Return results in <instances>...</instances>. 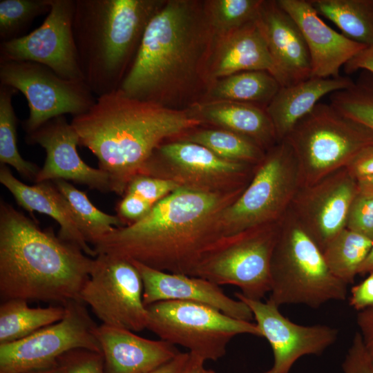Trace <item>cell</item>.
I'll return each mask as SVG.
<instances>
[{
	"label": "cell",
	"instance_id": "cell-13",
	"mask_svg": "<svg viewBox=\"0 0 373 373\" xmlns=\"http://www.w3.org/2000/svg\"><path fill=\"white\" fill-rule=\"evenodd\" d=\"M58 322L21 340L0 344V373H26L52 367L66 352L86 349L102 353L96 336L98 325L81 300L64 305Z\"/></svg>",
	"mask_w": 373,
	"mask_h": 373
},
{
	"label": "cell",
	"instance_id": "cell-50",
	"mask_svg": "<svg viewBox=\"0 0 373 373\" xmlns=\"http://www.w3.org/2000/svg\"><path fill=\"white\" fill-rule=\"evenodd\" d=\"M26 373H64L60 366L57 363L56 365L46 368L39 369L28 372Z\"/></svg>",
	"mask_w": 373,
	"mask_h": 373
},
{
	"label": "cell",
	"instance_id": "cell-36",
	"mask_svg": "<svg viewBox=\"0 0 373 373\" xmlns=\"http://www.w3.org/2000/svg\"><path fill=\"white\" fill-rule=\"evenodd\" d=\"M330 104L344 116L373 131V80H359L330 95Z\"/></svg>",
	"mask_w": 373,
	"mask_h": 373
},
{
	"label": "cell",
	"instance_id": "cell-43",
	"mask_svg": "<svg viewBox=\"0 0 373 373\" xmlns=\"http://www.w3.org/2000/svg\"><path fill=\"white\" fill-rule=\"evenodd\" d=\"M346 168L356 180L373 175V144L362 150Z\"/></svg>",
	"mask_w": 373,
	"mask_h": 373
},
{
	"label": "cell",
	"instance_id": "cell-30",
	"mask_svg": "<svg viewBox=\"0 0 373 373\" xmlns=\"http://www.w3.org/2000/svg\"><path fill=\"white\" fill-rule=\"evenodd\" d=\"M67 200L76 224L84 238L93 245L115 227H124L117 216L106 213L97 208L86 194L64 180L52 181Z\"/></svg>",
	"mask_w": 373,
	"mask_h": 373
},
{
	"label": "cell",
	"instance_id": "cell-40",
	"mask_svg": "<svg viewBox=\"0 0 373 373\" xmlns=\"http://www.w3.org/2000/svg\"><path fill=\"white\" fill-rule=\"evenodd\" d=\"M344 373H373L369 354L361 335L356 332L342 363Z\"/></svg>",
	"mask_w": 373,
	"mask_h": 373
},
{
	"label": "cell",
	"instance_id": "cell-2",
	"mask_svg": "<svg viewBox=\"0 0 373 373\" xmlns=\"http://www.w3.org/2000/svg\"><path fill=\"white\" fill-rule=\"evenodd\" d=\"M247 186L220 192L180 187L144 218L115 227L93 248L97 256H117L157 270L192 276L202 255L222 238L219 222L223 211Z\"/></svg>",
	"mask_w": 373,
	"mask_h": 373
},
{
	"label": "cell",
	"instance_id": "cell-42",
	"mask_svg": "<svg viewBox=\"0 0 373 373\" xmlns=\"http://www.w3.org/2000/svg\"><path fill=\"white\" fill-rule=\"evenodd\" d=\"M349 303L355 310L360 312L373 306V271L361 283L351 289Z\"/></svg>",
	"mask_w": 373,
	"mask_h": 373
},
{
	"label": "cell",
	"instance_id": "cell-34",
	"mask_svg": "<svg viewBox=\"0 0 373 373\" xmlns=\"http://www.w3.org/2000/svg\"><path fill=\"white\" fill-rule=\"evenodd\" d=\"M263 0H211L204 4L215 37L255 21Z\"/></svg>",
	"mask_w": 373,
	"mask_h": 373
},
{
	"label": "cell",
	"instance_id": "cell-27",
	"mask_svg": "<svg viewBox=\"0 0 373 373\" xmlns=\"http://www.w3.org/2000/svg\"><path fill=\"white\" fill-rule=\"evenodd\" d=\"M280 87L278 81L267 71H244L213 82L203 102L231 101L265 108Z\"/></svg>",
	"mask_w": 373,
	"mask_h": 373
},
{
	"label": "cell",
	"instance_id": "cell-32",
	"mask_svg": "<svg viewBox=\"0 0 373 373\" xmlns=\"http://www.w3.org/2000/svg\"><path fill=\"white\" fill-rule=\"evenodd\" d=\"M17 91L10 86L0 85V162L12 166L21 177L35 182L40 169L24 160L17 147V118L12 102Z\"/></svg>",
	"mask_w": 373,
	"mask_h": 373
},
{
	"label": "cell",
	"instance_id": "cell-12",
	"mask_svg": "<svg viewBox=\"0 0 373 373\" xmlns=\"http://www.w3.org/2000/svg\"><path fill=\"white\" fill-rule=\"evenodd\" d=\"M143 289L140 273L131 260L100 254L94 258L80 300L90 307L102 324L140 332L146 329L148 323Z\"/></svg>",
	"mask_w": 373,
	"mask_h": 373
},
{
	"label": "cell",
	"instance_id": "cell-39",
	"mask_svg": "<svg viewBox=\"0 0 373 373\" xmlns=\"http://www.w3.org/2000/svg\"><path fill=\"white\" fill-rule=\"evenodd\" d=\"M345 228L373 240V195L357 193L350 207Z\"/></svg>",
	"mask_w": 373,
	"mask_h": 373
},
{
	"label": "cell",
	"instance_id": "cell-17",
	"mask_svg": "<svg viewBox=\"0 0 373 373\" xmlns=\"http://www.w3.org/2000/svg\"><path fill=\"white\" fill-rule=\"evenodd\" d=\"M235 295L249 307L262 337L272 349L273 365L262 373H289L301 356L319 355L336 341V329L325 325H298L284 316L279 307L269 300L264 303L240 292Z\"/></svg>",
	"mask_w": 373,
	"mask_h": 373
},
{
	"label": "cell",
	"instance_id": "cell-11",
	"mask_svg": "<svg viewBox=\"0 0 373 373\" xmlns=\"http://www.w3.org/2000/svg\"><path fill=\"white\" fill-rule=\"evenodd\" d=\"M0 85L10 86L26 97L29 115L21 125L26 134L55 117L82 115L96 101L84 81L64 79L32 61L0 62Z\"/></svg>",
	"mask_w": 373,
	"mask_h": 373
},
{
	"label": "cell",
	"instance_id": "cell-28",
	"mask_svg": "<svg viewBox=\"0 0 373 373\" xmlns=\"http://www.w3.org/2000/svg\"><path fill=\"white\" fill-rule=\"evenodd\" d=\"M65 314L64 305L30 307L23 299H9L0 305V344L24 338L59 321Z\"/></svg>",
	"mask_w": 373,
	"mask_h": 373
},
{
	"label": "cell",
	"instance_id": "cell-9",
	"mask_svg": "<svg viewBox=\"0 0 373 373\" xmlns=\"http://www.w3.org/2000/svg\"><path fill=\"white\" fill-rule=\"evenodd\" d=\"M146 308V329L161 340L185 347L205 362L223 357L229 343L238 335L262 337L256 323L235 318L201 303L164 300Z\"/></svg>",
	"mask_w": 373,
	"mask_h": 373
},
{
	"label": "cell",
	"instance_id": "cell-48",
	"mask_svg": "<svg viewBox=\"0 0 373 373\" xmlns=\"http://www.w3.org/2000/svg\"><path fill=\"white\" fill-rule=\"evenodd\" d=\"M358 192L373 195V175L361 178L356 180Z\"/></svg>",
	"mask_w": 373,
	"mask_h": 373
},
{
	"label": "cell",
	"instance_id": "cell-26",
	"mask_svg": "<svg viewBox=\"0 0 373 373\" xmlns=\"http://www.w3.org/2000/svg\"><path fill=\"white\" fill-rule=\"evenodd\" d=\"M192 113L208 122L245 137L265 151L278 142L265 108L231 101H211L191 106Z\"/></svg>",
	"mask_w": 373,
	"mask_h": 373
},
{
	"label": "cell",
	"instance_id": "cell-14",
	"mask_svg": "<svg viewBox=\"0 0 373 373\" xmlns=\"http://www.w3.org/2000/svg\"><path fill=\"white\" fill-rule=\"evenodd\" d=\"M249 166L222 159L200 144L182 140L161 144L143 175L169 179L180 187L220 192L247 186Z\"/></svg>",
	"mask_w": 373,
	"mask_h": 373
},
{
	"label": "cell",
	"instance_id": "cell-10",
	"mask_svg": "<svg viewBox=\"0 0 373 373\" xmlns=\"http://www.w3.org/2000/svg\"><path fill=\"white\" fill-rule=\"evenodd\" d=\"M281 220L220 239L202 255L192 276L236 286L245 297L261 300L271 290V259Z\"/></svg>",
	"mask_w": 373,
	"mask_h": 373
},
{
	"label": "cell",
	"instance_id": "cell-25",
	"mask_svg": "<svg viewBox=\"0 0 373 373\" xmlns=\"http://www.w3.org/2000/svg\"><path fill=\"white\" fill-rule=\"evenodd\" d=\"M354 81L347 77H311L298 83L281 86L265 108L278 140H283L296 123L311 112L327 94L349 88Z\"/></svg>",
	"mask_w": 373,
	"mask_h": 373
},
{
	"label": "cell",
	"instance_id": "cell-24",
	"mask_svg": "<svg viewBox=\"0 0 373 373\" xmlns=\"http://www.w3.org/2000/svg\"><path fill=\"white\" fill-rule=\"evenodd\" d=\"M0 182L11 193L17 204L26 211L49 216L60 225L58 236L73 243L87 256L95 258L94 249L81 233L70 207L51 181L28 185L15 177L7 165L1 164Z\"/></svg>",
	"mask_w": 373,
	"mask_h": 373
},
{
	"label": "cell",
	"instance_id": "cell-45",
	"mask_svg": "<svg viewBox=\"0 0 373 373\" xmlns=\"http://www.w3.org/2000/svg\"><path fill=\"white\" fill-rule=\"evenodd\" d=\"M344 68L347 74L359 69L367 70L373 74V45L366 46L356 54L344 66Z\"/></svg>",
	"mask_w": 373,
	"mask_h": 373
},
{
	"label": "cell",
	"instance_id": "cell-46",
	"mask_svg": "<svg viewBox=\"0 0 373 373\" xmlns=\"http://www.w3.org/2000/svg\"><path fill=\"white\" fill-rule=\"evenodd\" d=\"M189 356V352H180L168 363L146 373H183Z\"/></svg>",
	"mask_w": 373,
	"mask_h": 373
},
{
	"label": "cell",
	"instance_id": "cell-22",
	"mask_svg": "<svg viewBox=\"0 0 373 373\" xmlns=\"http://www.w3.org/2000/svg\"><path fill=\"white\" fill-rule=\"evenodd\" d=\"M96 336L106 373H146L172 360L180 352L163 340L141 337L128 329L98 325Z\"/></svg>",
	"mask_w": 373,
	"mask_h": 373
},
{
	"label": "cell",
	"instance_id": "cell-4",
	"mask_svg": "<svg viewBox=\"0 0 373 373\" xmlns=\"http://www.w3.org/2000/svg\"><path fill=\"white\" fill-rule=\"evenodd\" d=\"M94 258L0 202V297L57 303L81 300Z\"/></svg>",
	"mask_w": 373,
	"mask_h": 373
},
{
	"label": "cell",
	"instance_id": "cell-8",
	"mask_svg": "<svg viewBox=\"0 0 373 373\" xmlns=\"http://www.w3.org/2000/svg\"><path fill=\"white\" fill-rule=\"evenodd\" d=\"M301 187L299 167L291 146L278 142L266 151L251 181L223 211L221 238L280 221Z\"/></svg>",
	"mask_w": 373,
	"mask_h": 373
},
{
	"label": "cell",
	"instance_id": "cell-18",
	"mask_svg": "<svg viewBox=\"0 0 373 373\" xmlns=\"http://www.w3.org/2000/svg\"><path fill=\"white\" fill-rule=\"evenodd\" d=\"M26 141L41 146L46 154L35 183L70 180L101 192L112 191L108 175L99 169L88 166L79 155L78 135L65 115L55 117L26 134Z\"/></svg>",
	"mask_w": 373,
	"mask_h": 373
},
{
	"label": "cell",
	"instance_id": "cell-33",
	"mask_svg": "<svg viewBox=\"0 0 373 373\" xmlns=\"http://www.w3.org/2000/svg\"><path fill=\"white\" fill-rule=\"evenodd\" d=\"M187 141L200 144L222 159L259 164L266 151L249 139L225 129H204L187 136Z\"/></svg>",
	"mask_w": 373,
	"mask_h": 373
},
{
	"label": "cell",
	"instance_id": "cell-19",
	"mask_svg": "<svg viewBox=\"0 0 373 373\" xmlns=\"http://www.w3.org/2000/svg\"><path fill=\"white\" fill-rule=\"evenodd\" d=\"M131 261L142 278L146 306L164 300L189 301L209 305L237 319L251 321L254 318L244 302L228 296L216 283L200 277L163 271Z\"/></svg>",
	"mask_w": 373,
	"mask_h": 373
},
{
	"label": "cell",
	"instance_id": "cell-1",
	"mask_svg": "<svg viewBox=\"0 0 373 373\" xmlns=\"http://www.w3.org/2000/svg\"><path fill=\"white\" fill-rule=\"evenodd\" d=\"M214 41L204 3L164 1L148 23L119 89L131 98L175 108L198 89L207 93Z\"/></svg>",
	"mask_w": 373,
	"mask_h": 373
},
{
	"label": "cell",
	"instance_id": "cell-21",
	"mask_svg": "<svg viewBox=\"0 0 373 373\" xmlns=\"http://www.w3.org/2000/svg\"><path fill=\"white\" fill-rule=\"evenodd\" d=\"M277 1L296 21L302 32L310 56L312 77L340 76L342 66L366 47L328 26L309 0Z\"/></svg>",
	"mask_w": 373,
	"mask_h": 373
},
{
	"label": "cell",
	"instance_id": "cell-41",
	"mask_svg": "<svg viewBox=\"0 0 373 373\" xmlns=\"http://www.w3.org/2000/svg\"><path fill=\"white\" fill-rule=\"evenodd\" d=\"M153 207V205L140 196L126 192L117 205V216L124 225L126 226L144 218Z\"/></svg>",
	"mask_w": 373,
	"mask_h": 373
},
{
	"label": "cell",
	"instance_id": "cell-47",
	"mask_svg": "<svg viewBox=\"0 0 373 373\" xmlns=\"http://www.w3.org/2000/svg\"><path fill=\"white\" fill-rule=\"evenodd\" d=\"M204 363L203 359L190 354L189 361L183 373H215L213 370L207 369Z\"/></svg>",
	"mask_w": 373,
	"mask_h": 373
},
{
	"label": "cell",
	"instance_id": "cell-44",
	"mask_svg": "<svg viewBox=\"0 0 373 373\" xmlns=\"http://www.w3.org/2000/svg\"><path fill=\"white\" fill-rule=\"evenodd\" d=\"M356 323L367 352L373 353V306L358 312Z\"/></svg>",
	"mask_w": 373,
	"mask_h": 373
},
{
	"label": "cell",
	"instance_id": "cell-3",
	"mask_svg": "<svg viewBox=\"0 0 373 373\" xmlns=\"http://www.w3.org/2000/svg\"><path fill=\"white\" fill-rule=\"evenodd\" d=\"M70 123L79 146L89 149L108 175L112 191L124 195L164 141L204 122L191 111L138 100L118 89L97 97L93 106Z\"/></svg>",
	"mask_w": 373,
	"mask_h": 373
},
{
	"label": "cell",
	"instance_id": "cell-51",
	"mask_svg": "<svg viewBox=\"0 0 373 373\" xmlns=\"http://www.w3.org/2000/svg\"><path fill=\"white\" fill-rule=\"evenodd\" d=\"M369 356H370V365L372 367V370L373 372V353L369 354Z\"/></svg>",
	"mask_w": 373,
	"mask_h": 373
},
{
	"label": "cell",
	"instance_id": "cell-29",
	"mask_svg": "<svg viewBox=\"0 0 373 373\" xmlns=\"http://www.w3.org/2000/svg\"><path fill=\"white\" fill-rule=\"evenodd\" d=\"M318 14L332 21L346 37L373 45V0H309Z\"/></svg>",
	"mask_w": 373,
	"mask_h": 373
},
{
	"label": "cell",
	"instance_id": "cell-5",
	"mask_svg": "<svg viewBox=\"0 0 373 373\" xmlns=\"http://www.w3.org/2000/svg\"><path fill=\"white\" fill-rule=\"evenodd\" d=\"M162 0H75L73 30L79 66L97 97L118 90Z\"/></svg>",
	"mask_w": 373,
	"mask_h": 373
},
{
	"label": "cell",
	"instance_id": "cell-23",
	"mask_svg": "<svg viewBox=\"0 0 373 373\" xmlns=\"http://www.w3.org/2000/svg\"><path fill=\"white\" fill-rule=\"evenodd\" d=\"M250 70L267 71L276 79L274 63L256 21L215 37L208 66L209 86L217 79Z\"/></svg>",
	"mask_w": 373,
	"mask_h": 373
},
{
	"label": "cell",
	"instance_id": "cell-20",
	"mask_svg": "<svg viewBox=\"0 0 373 373\" xmlns=\"http://www.w3.org/2000/svg\"><path fill=\"white\" fill-rule=\"evenodd\" d=\"M256 22L267 45L280 86L310 78L312 64L304 37L278 1H262Z\"/></svg>",
	"mask_w": 373,
	"mask_h": 373
},
{
	"label": "cell",
	"instance_id": "cell-35",
	"mask_svg": "<svg viewBox=\"0 0 373 373\" xmlns=\"http://www.w3.org/2000/svg\"><path fill=\"white\" fill-rule=\"evenodd\" d=\"M50 8L51 0H1V42L22 37L33 20Z\"/></svg>",
	"mask_w": 373,
	"mask_h": 373
},
{
	"label": "cell",
	"instance_id": "cell-31",
	"mask_svg": "<svg viewBox=\"0 0 373 373\" xmlns=\"http://www.w3.org/2000/svg\"><path fill=\"white\" fill-rule=\"evenodd\" d=\"M373 240L347 228L338 233L322 251L332 274L348 285L368 255Z\"/></svg>",
	"mask_w": 373,
	"mask_h": 373
},
{
	"label": "cell",
	"instance_id": "cell-37",
	"mask_svg": "<svg viewBox=\"0 0 373 373\" xmlns=\"http://www.w3.org/2000/svg\"><path fill=\"white\" fill-rule=\"evenodd\" d=\"M180 187L169 179L140 175L131 181L125 193H134L154 205Z\"/></svg>",
	"mask_w": 373,
	"mask_h": 373
},
{
	"label": "cell",
	"instance_id": "cell-15",
	"mask_svg": "<svg viewBox=\"0 0 373 373\" xmlns=\"http://www.w3.org/2000/svg\"><path fill=\"white\" fill-rule=\"evenodd\" d=\"M75 7V0H51L50 10L38 28L0 43V62H35L64 79L84 82L73 30Z\"/></svg>",
	"mask_w": 373,
	"mask_h": 373
},
{
	"label": "cell",
	"instance_id": "cell-6",
	"mask_svg": "<svg viewBox=\"0 0 373 373\" xmlns=\"http://www.w3.org/2000/svg\"><path fill=\"white\" fill-rule=\"evenodd\" d=\"M270 271L268 300L278 307L303 304L316 309L346 298L347 285L332 274L322 251L289 209L280 221Z\"/></svg>",
	"mask_w": 373,
	"mask_h": 373
},
{
	"label": "cell",
	"instance_id": "cell-49",
	"mask_svg": "<svg viewBox=\"0 0 373 373\" xmlns=\"http://www.w3.org/2000/svg\"><path fill=\"white\" fill-rule=\"evenodd\" d=\"M372 271H373V245L368 255L360 266L358 274L363 276Z\"/></svg>",
	"mask_w": 373,
	"mask_h": 373
},
{
	"label": "cell",
	"instance_id": "cell-38",
	"mask_svg": "<svg viewBox=\"0 0 373 373\" xmlns=\"http://www.w3.org/2000/svg\"><path fill=\"white\" fill-rule=\"evenodd\" d=\"M64 373H106L102 353L86 349H75L57 360Z\"/></svg>",
	"mask_w": 373,
	"mask_h": 373
},
{
	"label": "cell",
	"instance_id": "cell-7",
	"mask_svg": "<svg viewBox=\"0 0 373 373\" xmlns=\"http://www.w3.org/2000/svg\"><path fill=\"white\" fill-rule=\"evenodd\" d=\"M283 140L295 154L304 187L346 167L373 144V131L344 116L330 104L319 102Z\"/></svg>",
	"mask_w": 373,
	"mask_h": 373
},
{
	"label": "cell",
	"instance_id": "cell-16",
	"mask_svg": "<svg viewBox=\"0 0 373 373\" xmlns=\"http://www.w3.org/2000/svg\"><path fill=\"white\" fill-rule=\"evenodd\" d=\"M358 193L356 180L345 167L312 186L300 187L289 209L322 251L345 228Z\"/></svg>",
	"mask_w": 373,
	"mask_h": 373
}]
</instances>
